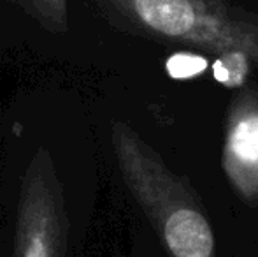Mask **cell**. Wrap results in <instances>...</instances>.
Returning <instances> with one entry per match:
<instances>
[{
  "label": "cell",
  "mask_w": 258,
  "mask_h": 257,
  "mask_svg": "<svg viewBox=\"0 0 258 257\" xmlns=\"http://www.w3.org/2000/svg\"><path fill=\"white\" fill-rule=\"evenodd\" d=\"M112 143L128 189L158 231L170 257H216L214 238L190 190L132 129L112 127Z\"/></svg>",
  "instance_id": "1"
},
{
  "label": "cell",
  "mask_w": 258,
  "mask_h": 257,
  "mask_svg": "<svg viewBox=\"0 0 258 257\" xmlns=\"http://www.w3.org/2000/svg\"><path fill=\"white\" fill-rule=\"evenodd\" d=\"M123 13L162 37L213 53L242 52L258 60V20L235 16L209 0H123Z\"/></svg>",
  "instance_id": "2"
},
{
  "label": "cell",
  "mask_w": 258,
  "mask_h": 257,
  "mask_svg": "<svg viewBox=\"0 0 258 257\" xmlns=\"http://www.w3.org/2000/svg\"><path fill=\"white\" fill-rule=\"evenodd\" d=\"M14 257H61L58 206L42 171L28 173L25 182Z\"/></svg>",
  "instance_id": "3"
},
{
  "label": "cell",
  "mask_w": 258,
  "mask_h": 257,
  "mask_svg": "<svg viewBox=\"0 0 258 257\" xmlns=\"http://www.w3.org/2000/svg\"><path fill=\"white\" fill-rule=\"evenodd\" d=\"M227 161L230 175L246 194L258 189V111H248L232 120Z\"/></svg>",
  "instance_id": "4"
},
{
  "label": "cell",
  "mask_w": 258,
  "mask_h": 257,
  "mask_svg": "<svg viewBox=\"0 0 258 257\" xmlns=\"http://www.w3.org/2000/svg\"><path fill=\"white\" fill-rule=\"evenodd\" d=\"M214 78L225 86H242L249 72V57L242 52L221 53L213 65Z\"/></svg>",
  "instance_id": "5"
},
{
  "label": "cell",
  "mask_w": 258,
  "mask_h": 257,
  "mask_svg": "<svg viewBox=\"0 0 258 257\" xmlns=\"http://www.w3.org/2000/svg\"><path fill=\"white\" fill-rule=\"evenodd\" d=\"M207 69V60L204 57L191 55V53H177L167 60V71L172 78H191L199 76Z\"/></svg>",
  "instance_id": "6"
}]
</instances>
